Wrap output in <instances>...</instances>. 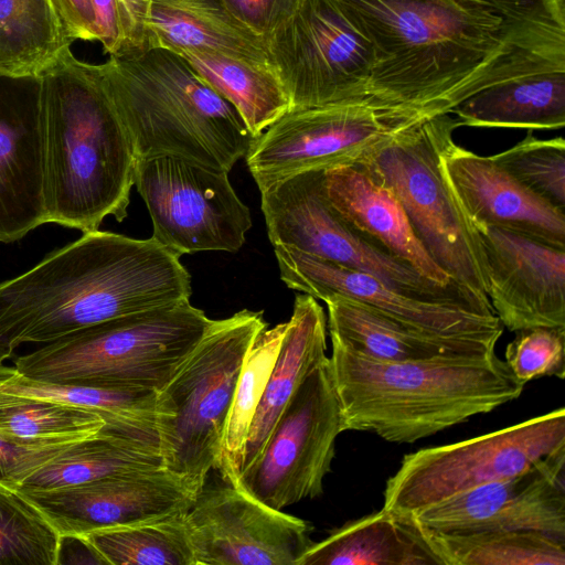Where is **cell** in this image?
Returning a JSON list of instances; mask_svg holds the SVG:
<instances>
[{"mask_svg": "<svg viewBox=\"0 0 565 565\" xmlns=\"http://www.w3.org/2000/svg\"><path fill=\"white\" fill-rule=\"evenodd\" d=\"M191 276L153 237L94 231L0 282V364L117 317L190 301Z\"/></svg>", "mask_w": 565, "mask_h": 565, "instance_id": "obj_1", "label": "cell"}, {"mask_svg": "<svg viewBox=\"0 0 565 565\" xmlns=\"http://www.w3.org/2000/svg\"><path fill=\"white\" fill-rule=\"evenodd\" d=\"M374 54L367 103L419 119L483 87L503 47L490 0H338Z\"/></svg>", "mask_w": 565, "mask_h": 565, "instance_id": "obj_2", "label": "cell"}, {"mask_svg": "<svg viewBox=\"0 0 565 565\" xmlns=\"http://www.w3.org/2000/svg\"><path fill=\"white\" fill-rule=\"evenodd\" d=\"M45 222L82 233L127 217L136 156L100 64L64 51L42 74Z\"/></svg>", "mask_w": 565, "mask_h": 565, "instance_id": "obj_3", "label": "cell"}, {"mask_svg": "<svg viewBox=\"0 0 565 565\" xmlns=\"http://www.w3.org/2000/svg\"><path fill=\"white\" fill-rule=\"evenodd\" d=\"M331 338V373L343 428L412 444L516 399L523 392L504 360L450 356L381 362Z\"/></svg>", "mask_w": 565, "mask_h": 565, "instance_id": "obj_4", "label": "cell"}, {"mask_svg": "<svg viewBox=\"0 0 565 565\" xmlns=\"http://www.w3.org/2000/svg\"><path fill=\"white\" fill-rule=\"evenodd\" d=\"M100 68L136 159L177 156L230 172L246 156L244 119L180 54L127 50Z\"/></svg>", "mask_w": 565, "mask_h": 565, "instance_id": "obj_5", "label": "cell"}, {"mask_svg": "<svg viewBox=\"0 0 565 565\" xmlns=\"http://www.w3.org/2000/svg\"><path fill=\"white\" fill-rule=\"evenodd\" d=\"M213 320L190 301L135 312L81 329L14 359L29 379L160 392Z\"/></svg>", "mask_w": 565, "mask_h": 565, "instance_id": "obj_6", "label": "cell"}, {"mask_svg": "<svg viewBox=\"0 0 565 565\" xmlns=\"http://www.w3.org/2000/svg\"><path fill=\"white\" fill-rule=\"evenodd\" d=\"M267 328L263 311L243 309L213 320L157 397V436L163 466L198 493L218 469L223 435L244 360Z\"/></svg>", "mask_w": 565, "mask_h": 565, "instance_id": "obj_7", "label": "cell"}, {"mask_svg": "<svg viewBox=\"0 0 565 565\" xmlns=\"http://www.w3.org/2000/svg\"><path fill=\"white\" fill-rule=\"evenodd\" d=\"M456 128L458 125L449 114L423 119L379 143L355 162L395 194L436 264L458 285L487 296L479 235L440 168V156Z\"/></svg>", "mask_w": 565, "mask_h": 565, "instance_id": "obj_8", "label": "cell"}, {"mask_svg": "<svg viewBox=\"0 0 565 565\" xmlns=\"http://www.w3.org/2000/svg\"><path fill=\"white\" fill-rule=\"evenodd\" d=\"M323 172L312 170L294 174L260 192L262 211L273 246L294 248L366 273L414 298L494 313L487 296L430 281L351 226L328 201Z\"/></svg>", "mask_w": 565, "mask_h": 565, "instance_id": "obj_9", "label": "cell"}, {"mask_svg": "<svg viewBox=\"0 0 565 565\" xmlns=\"http://www.w3.org/2000/svg\"><path fill=\"white\" fill-rule=\"evenodd\" d=\"M565 450V408L452 444L405 455L383 509L411 516L480 486L522 475Z\"/></svg>", "mask_w": 565, "mask_h": 565, "instance_id": "obj_10", "label": "cell"}, {"mask_svg": "<svg viewBox=\"0 0 565 565\" xmlns=\"http://www.w3.org/2000/svg\"><path fill=\"white\" fill-rule=\"evenodd\" d=\"M266 45L291 110L367 103L372 45L338 0H300Z\"/></svg>", "mask_w": 565, "mask_h": 565, "instance_id": "obj_11", "label": "cell"}, {"mask_svg": "<svg viewBox=\"0 0 565 565\" xmlns=\"http://www.w3.org/2000/svg\"><path fill=\"white\" fill-rule=\"evenodd\" d=\"M134 185L149 211L151 237L179 257L236 253L253 225L226 171L177 156L138 158Z\"/></svg>", "mask_w": 565, "mask_h": 565, "instance_id": "obj_12", "label": "cell"}, {"mask_svg": "<svg viewBox=\"0 0 565 565\" xmlns=\"http://www.w3.org/2000/svg\"><path fill=\"white\" fill-rule=\"evenodd\" d=\"M343 431L328 358L296 390L260 454L234 487L277 510L319 497Z\"/></svg>", "mask_w": 565, "mask_h": 565, "instance_id": "obj_13", "label": "cell"}, {"mask_svg": "<svg viewBox=\"0 0 565 565\" xmlns=\"http://www.w3.org/2000/svg\"><path fill=\"white\" fill-rule=\"evenodd\" d=\"M420 120L363 102L294 109L253 138L247 168L262 192L294 174L353 163Z\"/></svg>", "mask_w": 565, "mask_h": 565, "instance_id": "obj_14", "label": "cell"}, {"mask_svg": "<svg viewBox=\"0 0 565 565\" xmlns=\"http://www.w3.org/2000/svg\"><path fill=\"white\" fill-rule=\"evenodd\" d=\"M196 565H298L312 526L230 484L206 483L185 513Z\"/></svg>", "mask_w": 565, "mask_h": 565, "instance_id": "obj_15", "label": "cell"}, {"mask_svg": "<svg viewBox=\"0 0 565 565\" xmlns=\"http://www.w3.org/2000/svg\"><path fill=\"white\" fill-rule=\"evenodd\" d=\"M565 450L516 477L480 486L409 518L437 533L537 531L565 540Z\"/></svg>", "mask_w": 565, "mask_h": 565, "instance_id": "obj_16", "label": "cell"}, {"mask_svg": "<svg viewBox=\"0 0 565 565\" xmlns=\"http://www.w3.org/2000/svg\"><path fill=\"white\" fill-rule=\"evenodd\" d=\"M274 253L285 285L316 299L347 297L438 337L498 342L503 333V326L495 315L414 298L366 273L294 248L274 246Z\"/></svg>", "mask_w": 565, "mask_h": 565, "instance_id": "obj_17", "label": "cell"}, {"mask_svg": "<svg viewBox=\"0 0 565 565\" xmlns=\"http://www.w3.org/2000/svg\"><path fill=\"white\" fill-rule=\"evenodd\" d=\"M481 243L487 296L511 332L565 327V248L509 228L473 225Z\"/></svg>", "mask_w": 565, "mask_h": 565, "instance_id": "obj_18", "label": "cell"}, {"mask_svg": "<svg viewBox=\"0 0 565 565\" xmlns=\"http://www.w3.org/2000/svg\"><path fill=\"white\" fill-rule=\"evenodd\" d=\"M20 491V490H18ZM61 536L186 512L198 492L166 467L113 475L49 490L20 491Z\"/></svg>", "mask_w": 565, "mask_h": 565, "instance_id": "obj_19", "label": "cell"}, {"mask_svg": "<svg viewBox=\"0 0 565 565\" xmlns=\"http://www.w3.org/2000/svg\"><path fill=\"white\" fill-rule=\"evenodd\" d=\"M45 223L42 75L0 71V243Z\"/></svg>", "mask_w": 565, "mask_h": 565, "instance_id": "obj_20", "label": "cell"}, {"mask_svg": "<svg viewBox=\"0 0 565 565\" xmlns=\"http://www.w3.org/2000/svg\"><path fill=\"white\" fill-rule=\"evenodd\" d=\"M440 168L472 225L509 228L565 248V211L527 191L490 156L477 154L451 138L440 156Z\"/></svg>", "mask_w": 565, "mask_h": 565, "instance_id": "obj_21", "label": "cell"}, {"mask_svg": "<svg viewBox=\"0 0 565 565\" xmlns=\"http://www.w3.org/2000/svg\"><path fill=\"white\" fill-rule=\"evenodd\" d=\"M323 188L333 209L388 254L437 285L462 287L427 253L395 194L360 162L326 169Z\"/></svg>", "mask_w": 565, "mask_h": 565, "instance_id": "obj_22", "label": "cell"}, {"mask_svg": "<svg viewBox=\"0 0 565 565\" xmlns=\"http://www.w3.org/2000/svg\"><path fill=\"white\" fill-rule=\"evenodd\" d=\"M322 301L328 308L330 337L367 359L411 362L495 352V341L430 334L347 297L331 296Z\"/></svg>", "mask_w": 565, "mask_h": 565, "instance_id": "obj_23", "label": "cell"}, {"mask_svg": "<svg viewBox=\"0 0 565 565\" xmlns=\"http://www.w3.org/2000/svg\"><path fill=\"white\" fill-rule=\"evenodd\" d=\"M327 359L324 311L312 296L298 295L292 315L286 322L275 364L250 423L241 472L258 457L299 385Z\"/></svg>", "mask_w": 565, "mask_h": 565, "instance_id": "obj_24", "label": "cell"}, {"mask_svg": "<svg viewBox=\"0 0 565 565\" xmlns=\"http://www.w3.org/2000/svg\"><path fill=\"white\" fill-rule=\"evenodd\" d=\"M204 51L271 64L266 41L216 0H149L146 47Z\"/></svg>", "mask_w": 565, "mask_h": 565, "instance_id": "obj_25", "label": "cell"}, {"mask_svg": "<svg viewBox=\"0 0 565 565\" xmlns=\"http://www.w3.org/2000/svg\"><path fill=\"white\" fill-rule=\"evenodd\" d=\"M298 565H444L409 516L381 509L313 542Z\"/></svg>", "mask_w": 565, "mask_h": 565, "instance_id": "obj_26", "label": "cell"}, {"mask_svg": "<svg viewBox=\"0 0 565 565\" xmlns=\"http://www.w3.org/2000/svg\"><path fill=\"white\" fill-rule=\"evenodd\" d=\"M449 114L456 116L458 127L561 129L565 126V72L484 87Z\"/></svg>", "mask_w": 565, "mask_h": 565, "instance_id": "obj_27", "label": "cell"}, {"mask_svg": "<svg viewBox=\"0 0 565 565\" xmlns=\"http://www.w3.org/2000/svg\"><path fill=\"white\" fill-rule=\"evenodd\" d=\"M159 467L164 466L158 441L104 426L70 445L17 490H49Z\"/></svg>", "mask_w": 565, "mask_h": 565, "instance_id": "obj_28", "label": "cell"}, {"mask_svg": "<svg viewBox=\"0 0 565 565\" xmlns=\"http://www.w3.org/2000/svg\"><path fill=\"white\" fill-rule=\"evenodd\" d=\"M0 393L83 408L103 417L109 428L158 441V392L152 390L38 381L19 374L13 366L0 364Z\"/></svg>", "mask_w": 565, "mask_h": 565, "instance_id": "obj_29", "label": "cell"}, {"mask_svg": "<svg viewBox=\"0 0 565 565\" xmlns=\"http://www.w3.org/2000/svg\"><path fill=\"white\" fill-rule=\"evenodd\" d=\"M198 74L244 119L253 138L291 110L288 93L271 64L204 51H180Z\"/></svg>", "mask_w": 565, "mask_h": 565, "instance_id": "obj_30", "label": "cell"}, {"mask_svg": "<svg viewBox=\"0 0 565 565\" xmlns=\"http://www.w3.org/2000/svg\"><path fill=\"white\" fill-rule=\"evenodd\" d=\"M186 512L100 529L79 537L100 564L196 565L185 524Z\"/></svg>", "mask_w": 565, "mask_h": 565, "instance_id": "obj_31", "label": "cell"}, {"mask_svg": "<svg viewBox=\"0 0 565 565\" xmlns=\"http://www.w3.org/2000/svg\"><path fill=\"white\" fill-rule=\"evenodd\" d=\"M73 42L51 0H0V71L41 75Z\"/></svg>", "mask_w": 565, "mask_h": 565, "instance_id": "obj_32", "label": "cell"}, {"mask_svg": "<svg viewBox=\"0 0 565 565\" xmlns=\"http://www.w3.org/2000/svg\"><path fill=\"white\" fill-rule=\"evenodd\" d=\"M422 530L444 565H565V540L543 532Z\"/></svg>", "mask_w": 565, "mask_h": 565, "instance_id": "obj_33", "label": "cell"}, {"mask_svg": "<svg viewBox=\"0 0 565 565\" xmlns=\"http://www.w3.org/2000/svg\"><path fill=\"white\" fill-rule=\"evenodd\" d=\"M286 322L264 329L253 342L241 369L227 415L218 469L235 486L250 423L275 364Z\"/></svg>", "mask_w": 565, "mask_h": 565, "instance_id": "obj_34", "label": "cell"}, {"mask_svg": "<svg viewBox=\"0 0 565 565\" xmlns=\"http://www.w3.org/2000/svg\"><path fill=\"white\" fill-rule=\"evenodd\" d=\"M104 426L103 417L83 408L0 393V437L19 445L75 443Z\"/></svg>", "mask_w": 565, "mask_h": 565, "instance_id": "obj_35", "label": "cell"}, {"mask_svg": "<svg viewBox=\"0 0 565 565\" xmlns=\"http://www.w3.org/2000/svg\"><path fill=\"white\" fill-rule=\"evenodd\" d=\"M61 535L20 491L0 484V565H58Z\"/></svg>", "mask_w": 565, "mask_h": 565, "instance_id": "obj_36", "label": "cell"}, {"mask_svg": "<svg viewBox=\"0 0 565 565\" xmlns=\"http://www.w3.org/2000/svg\"><path fill=\"white\" fill-rule=\"evenodd\" d=\"M527 191L565 211V141L537 139L530 130L511 148L490 156Z\"/></svg>", "mask_w": 565, "mask_h": 565, "instance_id": "obj_37", "label": "cell"}, {"mask_svg": "<svg viewBox=\"0 0 565 565\" xmlns=\"http://www.w3.org/2000/svg\"><path fill=\"white\" fill-rule=\"evenodd\" d=\"M504 362L523 385L542 376L565 377V327H537L516 332Z\"/></svg>", "mask_w": 565, "mask_h": 565, "instance_id": "obj_38", "label": "cell"}, {"mask_svg": "<svg viewBox=\"0 0 565 565\" xmlns=\"http://www.w3.org/2000/svg\"><path fill=\"white\" fill-rule=\"evenodd\" d=\"M76 443V441H75ZM74 443L19 445L0 437V484L12 489Z\"/></svg>", "mask_w": 565, "mask_h": 565, "instance_id": "obj_39", "label": "cell"}, {"mask_svg": "<svg viewBox=\"0 0 565 565\" xmlns=\"http://www.w3.org/2000/svg\"><path fill=\"white\" fill-rule=\"evenodd\" d=\"M248 29L266 38L296 9L300 0H216Z\"/></svg>", "mask_w": 565, "mask_h": 565, "instance_id": "obj_40", "label": "cell"}, {"mask_svg": "<svg viewBox=\"0 0 565 565\" xmlns=\"http://www.w3.org/2000/svg\"><path fill=\"white\" fill-rule=\"evenodd\" d=\"M66 36L98 41L96 15L92 0H51Z\"/></svg>", "mask_w": 565, "mask_h": 565, "instance_id": "obj_41", "label": "cell"}, {"mask_svg": "<svg viewBox=\"0 0 565 565\" xmlns=\"http://www.w3.org/2000/svg\"><path fill=\"white\" fill-rule=\"evenodd\" d=\"M98 41L104 51L110 55L117 54L124 46V26L118 0H92Z\"/></svg>", "mask_w": 565, "mask_h": 565, "instance_id": "obj_42", "label": "cell"}, {"mask_svg": "<svg viewBox=\"0 0 565 565\" xmlns=\"http://www.w3.org/2000/svg\"><path fill=\"white\" fill-rule=\"evenodd\" d=\"M118 2L125 36L124 46L119 52L145 49L149 0H118Z\"/></svg>", "mask_w": 565, "mask_h": 565, "instance_id": "obj_43", "label": "cell"}]
</instances>
